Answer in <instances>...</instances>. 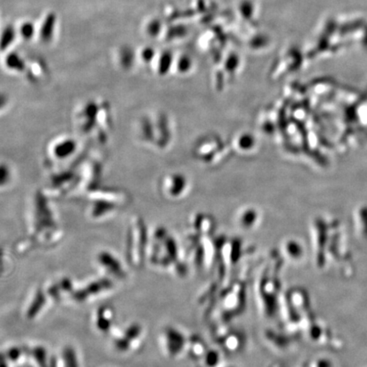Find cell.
<instances>
[{
	"label": "cell",
	"mask_w": 367,
	"mask_h": 367,
	"mask_svg": "<svg viewBox=\"0 0 367 367\" xmlns=\"http://www.w3.org/2000/svg\"><path fill=\"white\" fill-rule=\"evenodd\" d=\"M211 358L212 359H219L218 354H217V353H215V352H212L211 353V355L208 358V359H211ZM218 360H208V361H206V364L209 367H213L216 364H218Z\"/></svg>",
	"instance_id": "cell-9"
},
{
	"label": "cell",
	"mask_w": 367,
	"mask_h": 367,
	"mask_svg": "<svg viewBox=\"0 0 367 367\" xmlns=\"http://www.w3.org/2000/svg\"><path fill=\"white\" fill-rule=\"evenodd\" d=\"M6 65L10 69L16 70V71H22L24 69V61L22 60L21 56L17 54H10L6 58Z\"/></svg>",
	"instance_id": "cell-3"
},
{
	"label": "cell",
	"mask_w": 367,
	"mask_h": 367,
	"mask_svg": "<svg viewBox=\"0 0 367 367\" xmlns=\"http://www.w3.org/2000/svg\"><path fill=\"white\" fill-rule=\"evenodd\" d=\"M11 168L5 162H0V187L8 185L11 180Z\"/></svg>",
	"instance_id": "cell-6"
},
{
	"label": "cell",
	"mask_w": 367,
	"mask_h": 367,
	"mask_svg": "<svg viewBox=\"0 0 367 367\" xmlns=\"http://www.w3.org/2000/svg\"><path fill=\"white\" fill-rule=\"evenodd\" d=\"M20 31H21L22 37L26 39H30L33 37L35 33L34 25L32 24V22H25L24 24H22Z\"/></svg>",
	"instance_id": "cell-7"
},
{
	"label": "cell",
	"mask_w": 367,
	"mask_h": 367,
	"mask_svg": "<svg viewBox=\"0 0 367 367\" xmlns=\"http://www.w3.org/2000/svg\"><path fill=\"white\" fill-rule=\"evenodd\" d=\"M239 143H242L241 147L242 148H248V147H253V140L251 138L249 135H242V137L239 139Z\"/></svg>",
	"instance_id": "cell-8"
},
{
	"label": "cell",
	"mask_w": 367,
	"mask_h": 367,
	"mask_svg": "<svg viewBox=\"0 0 367 367\" xmlns=\"http://www.w3.org/2000/svg\"><path fill=\"white\" fill-rule=\"evenodd\" d=\"M285 251L288 253V256L293 258H297L299 257L300 258L302 255V249L299 245L297 242L290 241L287 242V244L285 246Z\"/></svg>",
	"instance_id": "cell-4"
},
{
	"label": "cell",
	"mask_w": 367,
	"mask_h": 367,
	"mask_svg": "<svg viewBox=\"0 0 367 367\" xmlns=\"http://www.w3.org/2000/svg\"><path fill=\"white\" fill-rule=\"evenodd\" d=\"M56 16L55 14H49L44 19L41 30H40V37L43 42L48 43L54 36V32L56 29Z\"/></svg>",
	"instance_id": "cell-1"
},
{
	"label": "cell",
	"mask_w": 367,
	"mask_h": 367,
	"mask_svg": "<svg viewBox=\"0 0 367 367\" xmlns=\"http://www.w3.org/2000/svg\"><path fill=\"white\" fill-rule=\"evenodd\" d=\"M254 210H247V212L246 213H243L242 214V217H241V225H242V227H244V228H251V227H253L254 224V222H255L256 217H257V215H256L255 212H253Z\"/></svg>",
	"instance_id": "cell-5"
},
{
	"label": "cell",
	"mask_w": 367,
	"mask_h": 367,
	"mask_svg": "<svg viewBox=\"0 0 367 367\" xmlns=\"http://www.w3.org/2000/svg\"><path fill=\"white\" fill-rule=\"evenodd\" d=\"M16 30L12 26H8L6 27V29L4 30L1 39H0V48L2 50H6L13 43L14 40L16 38Z\"/></svg>",
	"instance_id": "cell-2"
}]
</instances>
